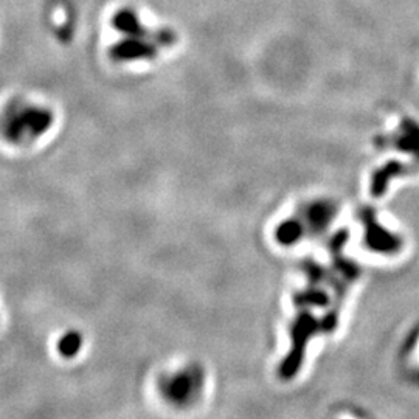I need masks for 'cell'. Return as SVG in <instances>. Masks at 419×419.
I'll list each match as a JSON object with an SVG mask.
<instances>
[{"instance_id":"1","label":"cell","mask_w":419,"mask_h":419,"mask_svg":"<svg viewBox=\"0 0 419 419\" xmlns=\"http://www.w3.org/2000/svg\"><path fill=\"white\" fill-rule=\"evenodd\" d=\"M204 389V373L197 365H186L160 380V391L168 402L186 407L196 401Z\"/></svg>"},{"instance_id":"2","label":"cell","mask_w":419,"mask_h":419,"mask_svg":"<svg viewBox=\"0 0 419 419\" xmlns=\"http://www.w3.org/2000/svg\"><path fill=\"white\" fill-rule=\"evenodd\" d=\"M389 143L393 150L409 154L419 163V121L413 117H404L390 135Z\"/></svg>"},{"instance_id":"3","label":"cell","mask_w":419,"mask_h":419,"mask_svg":"<svg viewBox=\"0 0 419 419\" xmlns=\"http://www.w3.org/2000/svg\"><path fill=\"white\" fill-rule=\"evenodd\" d=\"M409 171L410 168L402 162H398V160H390V162L379 166L377 170H375V172L371 174V182H370L371 195L375 197H382L385 195L386 188H389L391 179H395L398 176H404V174H407Z\"/></svg>"},{"instance_id":"4","label":"cell","mask_w":419,"mask_h":419,"mask_svg":"<svg viewBox=\"0 0 419 419\" xmlns=\"http://www.w3.org/2000/svg\"><path fill=\"white\" fill-rule=\"evenodd\" d=\"M337 205L330 201H314L305 208V221L314 230H321L332 222Z\"/></svg>"},{"instance_id":"5","label":"cell","mask_w":419,"mask_h":419,"mask_svg":"<svg viewBox=\"0 0 419 419\" xmlns=\"http://www.w3.org/2000/svg\"><path fill=\"white\" fill-rule=\"evenodd\" d=\"M81 345H82V339L80 332H70L64 335L60 348L64 356H75V354L80 351Z\"/></svg>"}]
</instances>
